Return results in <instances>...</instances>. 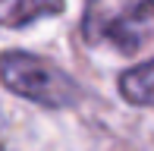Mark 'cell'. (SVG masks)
<instances>
[{
	"label": "cell",
	"mask_w": 154,
	"mask_h": 151,
	"mask_svg": "<svg viewBox=\"0 0 154 151\" xmlns=\"http://www.w3.org/2000/svg\"><path fill=\"white\" fill-rule=\"evenodd\" d=\"M0 151H3V145H0Z\"/></svg>",
	"instance_id": "5"
},
{
	"label": "cell",
	"mask_w": 154,
	"mask_h": 151,
	"mask_svg": "<svg viewBox=\"0 0 154 151\" xmlns=\"http://www.w3.org/2000/svg\"><path fill=\"white\" fill-rule=\"evenodd\" d=\"M120 94L129 104L154 107V60L129 66V69L120 76Z\"/></svg>",
	"instance_id": "4"
},
{
	"label": "cell",
	"mask_w": 154,
	"mask_h": 151,
	"mask_svg": "<svg viewBox=\"0 0 154 151\" xmlns=\"http://www.w3.org/2000/svg\"><path fill=\"white\" fill-rule=\"evenodd\" d=\"M63 0H0V25L22 29L41 16H57L63 13Z\"/></svg>",
	"instance_id": "3"
},
{
	"label": "cell",
	"mask_w": 154,
	"mask_h": 151,
	"mask_svg": "<svg viewBox=\"0 0 154 151\" xmlns=\"http://www.w3.org/2000/svg\"><path fill=\"white\" fill-rule=\"evenodd\" d=\"M0 82L19 98H29L41 107H72L79 101V85L44 57L25 51L0 54Z\"/></svg>",
	"instance_id": "2"
},
{
	"label": "cell",
	"mask_w": 154,
	"mask_h": 151,
	"mask_svg": "<svg viewBox=\"0 0 154 151\" xmlns=\"http://www.w3.org/2000/svg\"><path fill=\"white\" fill-rule=\"evenodd\" d=\"M154 35V0H85L82 38L135 54Z\"/></svg>",
	"instance_id": "1"
}]
</instances>
